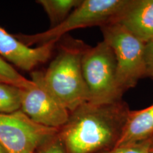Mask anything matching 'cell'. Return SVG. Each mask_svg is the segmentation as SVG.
I'll return each mask as SVG.
<instances>
[{
	"label": "cell",
	"mask_w": 153,
	"mask_h": 153,
	"mask_svg": "<svg viewBox=\"0 0 153 153\" xmlns=\"http://www.w3.org/2000/svg\"><path fill=\"white\" fill-rule=\"evenodd\" d=\"M101 30L104 41L114 51L118 84L125 93L145 76V43L118 23L105 25Z\"/></svg>",
	"instance_id": "obj_5"
},
{
	"label": "cell",
	"mask_w": 153,
	"mask_h": 153,
	"mask_svg": "<svg viewBox=\"0 0 153 153\" xmlns=\"http://www.w3.org/2000/svg\"><path fill=\"white\" fill-rule=\"evenodd\" d=\"M153 137V104L137 111L130 110L118 146L133 145Z\"/></svg>",
	"instance_id": "obj_10"
},
{
	"label": "cell",
	"mask_w": 153,
	"mask_h": 153,
	"mask_svg": "<svg viewBox=\"0 0 153 153\" xmlns=\"http://www.w3.org/2000/svg\"><path fill=\"white\" fill-rule=\"evenodd\" d=\"M0 153H9L1 144H0Z\"/></svg>",
	"instance_id": "obj_17"
},
{
	"label": "cell",
	"mask_w": 153,
	"mask_h": 153,
	"mask_svg": "<svg viewBox=\"0 0 153 153\" xmlns=\"http://www.w3.org/2000/svg\"><path fill=\"white\" fill-rule=\"evenodd\" d=\"M116 23L145 44L153 41V0H130Z\"/></svg>",
	"instance_id": "obj_9"
},
{
	"label": "cell",
	"mask_w": 153,
	"mask_h": 153,
	"mask_svg": "<svg viewBox=\"0 0 153 153\" xmlns=\"http://www.w3.org/2000/svg\"><path fill=\"white\" fill-rule=\"evenodd\" d=\"M43 76V72L32 73L34 85L22 89L21 111L36 123L60 129L68 120L70 112L47 89Z\"/></svg>",
	"instance_id": "obj_7"
},
{
	"label": "cell",
	"mask_w": 153,
	"mask_h": 153,
	"mask_svg": "<svg viewBox=\"0 0 153 153\" xmlns=\"http://www.w3.org/2000/svg\"><path fill=\"white\" fill-rule=\"evenodd\" d=\"M145 76L153 79V41L145 44Z\"/></svg>",
	"instance_id": "obj_16"
},
{
	"label": "cell",
	"mask_w": 153,
	"mask_h": 153,
	"mask_svg": "<svg viewBox=\"0 0 153 153\" xmlns=\"http://www.w3.org/2000/svg\"><path fill=\"white\" fill-rule=\"evenodd\" d=\"M87 48L77 40H66L43 73L45 87L70 113L89 100L82 68V56Z\"/></svg>",
	"instance_id": "obj_2"
},
{
	"label": "cell",
	"mask_w": 153,
	"mask_h": 153,
	"mask_svg": "<svg viewBox=\"0 0 153 153\" xmlns=\"http://www.w3.org/2000/svg\"><path fill=\"white\" fill-rule=\"evenodd\" d=\"M81 1L82 0H39L37 2L47 14L51 24V28H53L64 22Z\"/></svg>",
	"instance_id": "obj_11"
},
{
	"label": "cell",
	"mask_w": 153,
	"mask_h": 153,
	"mask_svg": "<svg viewBox=\"0 0 153 153\" xmlns=\"http://www.w3.org/2000/svg\"><path fill=\"white\" fill-rule=\"evenodd\" d=\"M129 2L130 0H82L79 5L60 24L41 33L15 36L28 46L57 43L72 30L91 26L101 28L116 22Z\"/></svg>",
	"instance_id": "obj_3"
},
{
	"label": "cell",
	"mask_w": 153,
	"mask_h": 153,
	"mask_svg": "<svg viewBox=\"0 0 153 153\" xmlns=\"http://www.w3.org/2000/svg\"><path fill=\"white\" fill-rule=\"evenodd\" d=\"M36 153H66V151L62 140L57 133L40 145Z\"/></svg>",
	"instance_id": "obj_14"
},
{
	"label": "cell",
	"mask_w": 153,
	"mask_h": 153,
	"mask_svg": "<svg viewBox=\"0 0 153 153\" xmlns=\"http://www.w3.org/2000/svg\"><path fill=\"white\" fill-rule=\"evenodd\" d=\"M58 131L35 123L21 110L0 114V144L9 153H36Z\"/></svg>",
	"instance_id": "obj_6"
},
{
	"label": "cell",
	"mask_w": 153,
	"mask_h": 153,
	"mask_svg": "<svg viewBox=\"0 0 153 153\" xmlns=\"http://www.w3.org/2000/svg\"><path fill=\"white\" fill-rule=\"evenodd\" d=\"M56 43L30 48L0 27V56L17 68L31 71L51 57Z\"/></svg>",
	"instance_id": "obj_8"
},
{
	"label": "cell",
	"mask_w": 153,
	"mask_h": 153,
	"mask_svg": "<svg viewBox=\"0 0 153 153\" xmlns=\"http://www.w3.org/2000/svg\"><path fill=\"white\" fill-rule=\"evenodd\" d=\"M22 89L0 82V114H11L21 110Z\"/></svg>",
	"instance_id": "obj_12"
},
{
	"label": "cell",
	"mask_w": 153,
	"mask_h": 153,
	"mask_svg": "<svg viewBox=\"0 0 153 153\" xmlns=\"http://www.w3.org/2000/svg\"><path fill=\"white\" fill-rule=\"evenodd\" d=\"M152 140H153V137H152Z\"/></svg>",
	"instance_id": "obj_19"
},
{
	"label": "cell",
	"mask_w": 153,
	"mask_h": 153,
	"mask_svg": "<svg viewBox=\"0 0 153 153\" xmlns=\"http://www.w3.org/2000/svg\"><path fill=\"white\" fill-rule=\"evenodd\" d=\"M152 145H151V149H150V152L153 153V140H152Z\"/></svg>",
	"instance_id": "obj_18"
},
{
	"label": "cell",
	"mask_w": 153,
	"mask_h": 153,
	"mask_svg": "<svg viewBox=\"0 0 153 153\" xmlns=\"http://www.w3.org/2000/svg\"><path fill=\"white\" fill-rule=\"evenodd\" d=\"M129 111L123 101L107 104L87 102L78 107L59 129L66 153H101L116 148Z\"/></svg>",
	"instance_id": "obj_1"
},
{
	"label": "cell",
	"mask_w": 153,
	"mask_h": 153,
	"mask_svg": "<svg viewBox=\"0 0 153 153\" xmlns=\"http://www.w3.org/2000/svg\"><path fill=\"white\" fill-rule=\"evenodd\" d=\"M0 82L14 86L21 89H27L34 85V82L26 79L0 56Z\"/></svg>",
	"instance_id": "obj_13"
},
{
	"label": "cell",
	"mask_w": 153,
	"mask_h": 153,
	"mask_svg": "<svg viewBox=\"0 0 153 153\" xmlns=\"http://www.w3.org/2000/svg\"><path fill=\"white\" fill-rule=\"evenodd\" d=\"M152 142V140H150L136 144L118 146L112 150L101 153H151L150 149Z\"/></svg>",
	"instance_id": "obj_15"
},
{
	"label": "cell",
	"mask_w": 153,
	"mask_h": 153,
	"mask_svg": "<svg viewBox=\"0 0 153 153\" xmlns=\"http://www.w3.org/2000/svg\"><path fill=\"white\" fill-rule=\"evenodd\" d=\"M82 68L89 93L88 103L107 104L123 101L124 93L118 84L116 57L104 40L96 46L86 49Z\"/></svg>",
	"instance_id": "obj_4"
}]
</instances>
